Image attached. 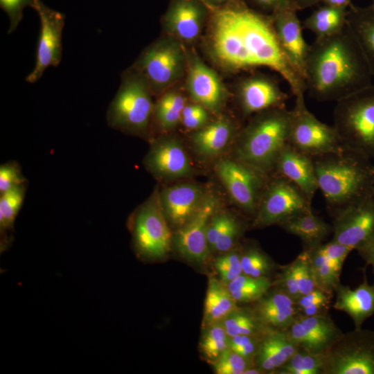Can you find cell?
I'll return each instance as SVG.
<instances>
[{
	"instance_id": "cell-1",
	"label": "cell",
	"mask_w": 374,
	"mask_h": 374,
	"mask_svg": "<svg viewBox=\"0 0 374 374\" xmlns=\"http://www.w3.org/2000/svg\"><path fill=\"white\" fill-rule=\"evenodd\" d=\"M206 5L209 10L206 44L217 65L229 71L267 67L287 83L294 98L305 94V81L286 58L270 15L249 8L245 2L222 7Z\"/></svg>"
},
{
	"instance_id": "cell-2",
	"label": "cell",
	"mask_w": 374,
	"mask_h": 374,
	"mask_svg": "<svg viewBox=\"0 0 374 374\" xmlns=\"http://www.w3.org/2000/svg\"><path fill=\"white\" fill-rule=\"evenodd\" d=\"M373 77L355 36L346 26L315 38L305 65L306 92L319 102L338 101L373 84Z\"/></svg>"
},
{
	"instance_id": "cell-3",
	"label": "cell",
	"mask_w": 374,
	"mask_h": 374,
	"mask_svg": "<svg viewBox=\"0 0 374 374\" xmlns=\"http://www.w3.org/2000/svg\"><path fill=\"white\" fill-rule=\"evenodd\" d=\"M312 158L331 217L373 193L374 166L364 154L344 148Z\"/></svg>"
},
{
	"instance_id": "cell-4",
	"label": "cell",
	"mask_w": 374,
	"mask_h": 374,
	"mask_svg": "<svg viewBox=\"0 0 374 374\" xmlns=\"http://www.w3.org/2000/svg\"><path fill=\"white\" fill-rule=\"evenodd\" d=\"M290 116L286 107L254 114L238 135L235 159L267 175L273 173L280 153L288 143Z\"/></svg>"
},
{
	"instance_id": "cell-5",
	"label": "cell",
	"mask_w": 374,
	"mask_h": 374,
	"mask_svg": "<svg viewBox=\"0 0 374 374\" xmlns=\"http://www.w3.org/2000/svg\"><path fill=\"white\" fill-rule=\"evenodd\" d=\"M152 91L133 66L121 74V84L106 114L110 127L140 136L148 135L153 119Z\"/></svg>"
},
{
	"instance_id": "cell-6",
	"label": "cell",
	"mask_w": 374,
	"mask_h": 374,
	"mask_svg": "<svg viewBox=\"0 0 374 374\" xmlns=\"http://www.w3.org/2000/svg\"><path fill=\"white\" fill-rule=\"evenodd\" d=\"M333 126L342 146L374 159V84L336 102Z\"/></svg>"
},
{
	"instance_id": "cell-7",
	"label": "cell",
	"mask_w": 374,
	"mask_h": 374,
	"mask_svg": "<svg viewBox=\"0 0 374 374\" xmlns=\"http://www.w3.org/2000/svg\"><path fill=\"white\" fill-rule=\"evenodd\" d=\"M133 66L145 78L153 94H162L186 71L187 53L182 42L168 35L146 47Z\"/></svg>"
},
{
	"instance_id": "cell-8",
	"label": "cell",
	"mask_w": 374,
	"mask_h": 374,
	"mask_svg": "<svg viewBox=\"0 0 374 374\" xmlns=\"http://www.w3.org/2000/svg\"><path fill=\"white\" fill-rule=\"evenodd\" d=\"M130 227L134 249L139 258L155 261L168 254L173 237L160 204L159 192L154 191L136 208Z\"/></svg>"
},
{
	"instance_id": "cell-9",
	"label": "cell",
	"mask_w": 374,
	"mask_h": 374,
	"mask_svg": "<svg viewBox=\"0 0 374 374\" xmlns=\"http://www.w3.org/2000/svg\"><path fill=\"white\" fill-rule=\"evenodd\" d=\"M312 201L303 190L283 176L269 175L252 226L265 227L312 211Z\"/></svg>"
},
{
	"instance_id": "cell-10",
	"label": "cell",
	"mask_w": 374,
	"mask_h": 374,
	"mask_svg": "<svg viewBox=\"0 0 374 374\" xmlns=\"http://www.w3.org/2000/svg\"><path fill=\"white\" fill-rule=\"evenodd\" d=\"M290 114V145L312 157L344 149L334 126L321 122L308 110L304 95L295 98Z\"/></svg>"
},
{
	"instance_id": "cell-11",
	"label": "cell",
	"mask_w": 374,
	"mask_h": 374,
	"mask_svg": "<svg viewBox=\"0 0 374 374\" xmlns=\"http://www.w3.org/2000/svg\"><path fill=\"white\" fill-rule=\"evenodd\" d=\"M322 357V374H374V331L344 333Z\"/></svg>"
},
{
	"instance_id": "cell-12",
	"label": "cell",
	"mask_w": 374,
	"mask_h": 374,
	"mask_svg": "<svg viewBox=\"0 0 374 374\" xmlns=\"http://www.w3.org/2000/svg\"><path fill=\"white\" fill-rule=\"evenodd\" d=\"M216 172L234 203L254 216L269 175L236 159L220 161Z\"/></svg>"
},
{
	"instance_id": "cell-13",
	"label": "cell",
	"mask_w": 374,
	"mask_h": 374,
	"mask_svg": "<svg viewBox=\"0 0 374 374\" xmlns=\"http://www.w3.org/2000/svg\"><path fill=\"white\" fill-rule=\"evenodd\" d=\"M31 8L37 13L40 30L36 46L35 63L26 81L35 83L49 66H57L62 60V31L65 15L48 7L41 0H35Z\"/></svg>"
},
{
	"instance_id": "cell-14",
	"label": "cell",
	"mask_w": 374,
	"mask_h": 374,
	"mask_svg": "<svg viewBox=\"0 0 374 374\" xmlns=\"http://www.w3.org/2000/svg\"><path fill=\"white\" fill-rule=\"evenodd\" d=\"M332 217V240L356 250L374 236V193Z\"/></svg>"
},
{
	"instance_id": "cell-15",
	"label": "cell",
	"mask_w": 374,
	"mask_h": 374,
	"mask_svg": "<svg viewBox=\"0 0 374 374\" xmlns=\"http://www.w3.org/2000/svg\"><path fill=\"white\" fill-rule=\"evenodd\" d=\"M217 199L207 195L200 208L184 225L177 229L172 240L176 250L186 260L203 263L211 251L208 244L206 231L208 222L216 212Z\"/></svg>"
},
{
	"instance_id": "cell-16",
	"label": "cell",
	"mask_w": 374,
	"mask_h": 374,
	"mask_svg": "<svg viewBox=\"0 0 374 374\" xmlns=\"http://www.w3.org/2000/svg\"><path fill=\"white\" fill-rule=\"evenodd\" d=\"M236 91L240 109L244 116L285 107L289 98L277 78L261 73L241 80Z\"/></svg>"
},
{
	"instance_id": "cell-17",
	"label": "cell",
	"mask_w": 374,
	"mask_h": 374,
	"mask_svg": "<svg viewBox=\"0 0 374 374\" xmlns=\"http://www.w3.org/2000/svg\"><path fill=\"white\" fill-rule=\"evenodd\" d=\"M208 16L202 0H170L161 21L168 35L181 42L192 43L201 35Z\"/></svg>"
},
{
	"instance_id": "cell-18",
	"label": "cell",
	"mask_w": 374,
	"mask_h": 374,
	"mask_svg": "<svg viewBox=\"0 0 374 374\" xmlns=\"http://www.w3.org/2000/svg\"><path fill=\"white\" fill-rule=\"evenodd\" d=\"M296 7H287L270 15L280 46L290 64L305 81V65L310 45L303 35V25Z\"/></svg>"
},
{
	"instance_id": "cell-19",
	"label": "cell",
	"mask_w": 374,
	"mask_h": 374,
	"mask_svg": "<svg viewBox=\"0 0 374 374\" xmlns=\"http://www.w3.org/2000/svg\"><path fill=\"white\" fill-rule=\"evenodd\" d=\"M286 332L299 348L315 355L327 352L344 334L328 314L299 315Z\"/></svg>"
},
{
	"instance_id": "cell-20",
	"label": "cell",
	"mask_w": 374,
	"mask_h": 374,
	"mask_svg": "<svg viewBox=\"0 0 374 374\" xmlns=\"http://www.w3.org/2000/svg\"><path fill=\"white\" fill-rule=\"evenodd\" d=\"M186 88L191 98L207 110L217 113L226 99L218 75L195 53H187Z\"/></svg>"
},
{
	"instance_id": "cell-21",
	"label": "cell",
	"mask_w": 374,
	"mask_h": 374,
	"mask_svg": "<svg viewBox=\"0 0 374 374\" xmlns=\"http://www.w3.org/2000/svg\"><path fill=\"white\" fill-rule=\"evenodd\" d=\"M143 162L146 169L161 179L183 178L193 172L184 148L178 140L169 136L154 140Z\"/></svg>"
},
{
	"instance_id": "cell-22",
	"label": "cell",
	"mask_w": 374,
	"mask_h": 374,
	"mask_svg": "<svg viewBox=\"0 0 374 374\" xmlns=\"http://www.w3.org/2000/svg\"><path fill=\"white\" fill-rule=\"evenodd\" d=\"M208 194L194 184H181L159 192V202L165 217L177 229L188 222L202 206Z\"/></svg>"
},
{
	"instance_id": "cell-23",
	"label": "cell",
	"mask_w": 374,
	"mask_h": 374,
	"mask_svg": "<svg viewBox=\"0 0 374 374\" xmlns=\"http://www.w3.org/2000/svg\"><path fill=\"white\" fill-rule=\"evenodd\" d=\"M273 173L283 176L292 181L311 201L319 189L312 157L289 143L280 153Z\"/></svg>"
},
{
	"instance_id": "cell-24",
	"label": "cell",
	"mask_w": 374,
	"mask_h": 374,
	"mask_svg": "<svg viewBox=\"0 0 374 374\" xmlns=\"http://www.w3.org/2000/svg\"><path fill=\"white\" fill-rule=\"evenodd\" d=\"M253 303L251 309L267 329L286 331L299 315L296 301L276 287Z\"/></svg>"
},
{
	"instance_id": "cell-25",
	"label": "cell",
	"mask_w": 374,
	"mask_h": 374,
	"mask_svg": "<svg viewBox=\"0 0 374 374\" xmlns=\"http://www.w3.org/2000/svg\"><path fill=\"white\" fill-rule=\"evenodd\" d=\"M299 348L286 331L267 329L260 337L253 365L263 373H274Z\"/></svg>"
},
{
	"instance_id": "cell-26",
	"label": "cell",
	"mask_w": 374,
	"mask_h": 374,
	"mask_svg": "<svg viewBox=\"0 0 374 374\" xmlns=\"http://www.w3.org/2000/svg\"><path fill=\"white\" fill-rule=\"evenodd\" d=\"M333 308L346 313L353 320L355 328H362L364 321L374 314V283L370 285L364 276L356 288L341 283L335 290Z\"/></svg>"
},
{
	"instance_id": "cell-27",
	"label": "cell",
	"mask_w": 374,
	"mask_h": 374,
	"mask_svg": "<svg viewBox=\"0 0 374 374\" xmlns=\"http://www.w3.org/2000/svg\"><path fill=\"white\" fill-rule=\"evenodd\" d=\"M235 132L234 122L229 118H220L196 130L191 139L195 149L199 154L211 157L227 147Z\"/></svg>"
},
{
	"instance_id": "cell-28",
	"label": "cell",
	"mask_w": 374,
	"mask_h": 374,
	"mask_svg": "<svg viewBox=\"0 0 374 374\" xmlns=\"http://www.w3.org/2000/svg\"><path fill=\"white\" fill-rule=\"evenodd\" d=\"M346 26L358 42L374 78V5L359 8L351 4Z\"/></svg>"
},
{
	"instance_id": "cell-29",
	"label": "cell",
	"mask_w": 374,
	"mask_h": 374,
	"mask_svg": "<svg viewBox=\"0 0 374 374\" xmlns=\"http://www.w3.org/2000/svg\"><path fill=\"white\" fill-rule=\"evenodd\" d=\"M287 233L299 237L304 249L323 243L332 233V226L313 213L312 210L293 217L279 224Z\"/></svg>"
},
{
	"instance_id": "cell-30",
	"label": "cell",
	"mask_w": 374,
	"mask_h": 374,
	"mask_svg": "<svg viewBox=\"0 0 374 374\" xmlns=\"http://www.w3.org/2000/svg\"><path fill=\"white\" fill-rule=\"evenodd\" d=\"M238 308L226 285L220 279L210 276L204 300V327L221 322Z\"/></svg>"
},
{
	"instance_id": "cell-31",
	"label": "cell",
	"mask_w": 374,
	"mask_h": 374,
	"mask_svg": "<svg viewBox=\"0 0 374 374\" xmlns=\"http://www.w3.org/2000/svg\"><path fill=\"white\" fill-rule=\"evenodd\" d=\"M26 185L0 195V249L7 250L13 240L15 219L24 203Z\"/></svg>"
},
{
	"instance_id": "cell-32",
	"label": "cell",
	"mask_w": 374,
	"mask_h": 374,
	"mask_svg": "<svg viewBox=\"0 0 374 374\" xmlns=\"http://www.w3.org/2000/svg\"><path fill=\"white\" fill-rule=\"evenodd\" d=\"M348 8L325 5L314 11L302 24L316 38L327 37L341 30L346 25Z\"/></svg>"
},
{
	"instance_id": "cell-33",
	"label": "cell",
	"mask_w": 374,
	"mask_h": 374,
	"mask_svg": "<svg viewBox=\"0 0 374 374\" xmlns=\"http://www.w3.org/2000/svg\"><path fill=\"white\" fill-rule=\"evenodd\" d=\"M186 105L183 94L177 91H166L154 103L153 119L163 130H169L181 122V113Z\"/></svg>"
},
{
	"instance_id": "cell-34",
	"label": "cell",
	"mask_w": 374,
	"mask_h": 374,
	"mask_svg": "<svg viewBox=\"0 0 374 374\" xmlns=\"http://www.w3.org/2000/svg\"><path fill=\"white\" fill-rule=\"evenodd\" d=\"M236 303H253L263 296L271 287L269 277L253 278L243 274L226 285Z\"/></svg>"
},
{
	"instance_id": "cell-35",
	"label": "cell",
	"mask_w": 374,
	"mask_h": 374,
	"mask_svg": "<svg viewBox=\"0 0 374 374\" xmlns=\"http://www.w3.org/2000/svg\"><path fill=\"white\" fill-rule=\"evenodd\" d=\"M228 337L238 335H262L267 328L257 319L251 308H238L222 321Z\"/></svg>"
},
{
	"instance_id": "cell-36",
	"label": "cell",
	"mask_w": 374,
	"mask_h": 374,
	"mask_svg": "<svg viewBox=\"0 0 374 374\" xmlns=\"http://www.w3.org/2000/svg\"><path fill=\"white\" fill-rule=\"evenodd\" d=\"M228 338L222 322L204 327L199 346L203 357L212 364L228 348Z\"/></svg>"
},
{
	"instance_id": "cell-37",
	"label": "cell",
	"mask_w": 374,
	"mask_h": 374,
	"mask_svg": "<svg viewBox=\"0 0 374 374\" xmlns=\"http://www.w3.org/2000/svg\"><path fill=\"white\" fill-rule=\"evenodd\" d=\"M322 355H315L299 348L274 374H322Z\"/></svg>"
},
{
	"instance_id": "cell-38",
	"label": "cell",
	"mask_w": 374,
	"mask_h": 374,
	"mask_svg": "<svg viewBox=\"0 0 374 374\" xmlns=\"http://www.w3.org/2000/svg\"><path fill=\"white\" fill-rule=\"evenodd\" d=\"M240 261L242 274L253 278L268 277L274 267L271 258L254 246L241 253Z\"/></svg>"
},
{
	"instance_id": "cell-39",
	"label": "cell",
	"mask_w": 374,
	"mask_h": 374,
	"mask_svg": "<svg viewBox=\"0 0 374 374\" xmlns=\"http://www.w3.org/2000/svg\"><path fill=\"white\" fill-rule=\"evenodd\" d=\"M216 374H244L253 364L229 348L211 364Z\"/></svg>"
},
{
	"instance_id": "cell-40",
	"label": "cell",
	"mask_w": 374,
	"mask_h": 374,
	"mask_svg": "<svg viewBox=\"0 0 374 374\" xmlns=\"http://www.w3.org/2000/svg\"><path fill=\"white\" fill-rule=\"evenodd\" d=\"M292 262L300 296L308 294L317 289L314 269L307 251L303 249Z\"/></svg>"
},
{
	"instance_id": "cell-41",
	"label": "cell",
	"mask_w": 374,
	"mask_h": 374,
	"mask_svg": "<svg viewBox=\"0 0 374 374\" xmlns=\"http://www.w3.org/2000/svg\"><path fill=\"white\" fill-rule=\"evenodd\" d=\"M341 269L330 260L313 267L317 289L332 296L341 283L339 276Z\"/></svg>"
},
{
	"instance_id": "cell-42",
	"label": "cell",
	"mask_w": 374,
	"mask_h": 374,
	"mask_svg": "<svg viewBox=\"0 0 374 374\" xmlns=\"http://www.w3.org/2000/svg\"><path fill=\"white\" fill-rule=\"evenodd\" d=\"M241 253L236 251H229L218 256L214 261V267L220 280L227 285L242 274Z\"/></svg>"
},
{
	"instance_id": "cell-43",
	"label": "cell",
	"mask_w": 374,
	"mask_h": 374,
	"mask_svg": "<svg viewBox=\"0 0 374 374\" xmlns=\"http://www.w3.org/2000/svg\"><path fill=\"white\" fill-rule=\"evenodd\" d=\"M261 335H238L229 337L228 348L253 364Z\"/></svg>"
},
{
	"instance_id": "cell-44",
	"label": "cell",
	"mask_w": 374,
	"mask_h": 374,
	"mask_svg": "<svg viewBox=\"0 0 374 374\" xmlns=\"http://www.w3.org/2000/svg\"><path fill=\"white\" fill-rule=\"evenodd\" d=\"M26 184V179L16 161H11L1 165L0 195Z\"/></svg>"
},
{
	"instance_id": "cell-45",
	"label": "cell",
	"mask_w": 374,
	"mask_h": 374,
	"mask_svg": "<svg viewBox=\"0 0 374 374\" xmlns=\"http://www.w3.org/2000/svg\"><path fill=\"white\" fill-rule=\"evenodd\" d=\"M207 109L199 103L186 104L183 109L181 122L190 130H198L208 123Z\"/></svg>"
},
{
	"instance_id": "cell-46",
	"label": "cell",
	"mask_w": 374,
	"mask_h": 374,
	"mask_svg": "<svg viewBox=\"0 0 374 374\" xmlns=\"http://www.w3.org/2000/svg\"><path fill=\"white\" fill-rule=\"evenodd\" d=\"M242 232V225L233 215L221 232L213 251L225 253L231 251Z\"/></svg>"
},
{
	"instance_id": "cell-47",
	"label": "cell",
	"mask_w": 374,
	"mask_h": 374,
	"mask_svg": "<svg viewBox=\"0 0 374 374\" xmlns=\"http://www.w3.org/2000/svg\"><path fill=\"white\" fill-rule=\"evenodd\" d=\"M275 287L280 290L295 301L300 298V293L293 262L283 267L275 282Z\"/></svg>"
},
{
	"instance_id": "cell-48",
	"label": "cell",
	"mask_w": 374,
	"mask_h": 374,
	"mask_svg": "<svg viewBox=\"0 0 374 374\" xmlns=\"http://www.w3.org/2000/svg\"><path fill=\"white\" fill-rule=\"evenodd\" d=\"M35 0H0V7L7 14L10 26L8 33L15 31L23 18L24 9L32 6Z\"/></svg>"
},
{
	"instance_id": "cell-49",
	"label": "cell",
	"mask_w": 374,
	"mask_h": 374,
	"mask_svg": "<svg viewBox=\"0 0 374 374\" xmlns=\"http://www.w3.org/2000/svg\"><path fill=\"white\" fill-rule=\"evenodd\" d=\"M232 216L228 213L215 212L211 217L206 231L207 241L211 251H213L218 237Z\"/></svg>"
},
{
	"instance_id": "cell-50",
	"label": "cell",
	"mask_w": 374,
	"mask_h": 374,
	"mask_svg": "<svg viewBox=\"0 0 374 374\" xmlns=\"http://www.w3.org/2000/svg\"><path fill=\"white\" fill-rule=\"evenodd\" d=\"M318 249L330 261L340 267H342L346 258L353 250L349 247L333 240L318 245Z\"/></svg>"
},
{
	"instance_id": "cell-51",
	"label": "cell",
	"mask_w": 374,
	"mask_h": 374,
	"mask_svg": "<svg viewBox=\"0 0 374 374\" xmlns=\"http://www.w3.org/2000/svg\"><path fill=\"white\" fill-rule=\"evenodd\" d=\"M332 296L319 290L315 289L308 294L301 296L296 301V305L298 309L319 303H331Z\"/></svg>"
},
{
	"instance_id": "cell-52",
	"label": "cell",
	"mask_w": 374,
	"mask_h": 374,
	"mask_svg": "<svg viewBox=\"0 0 374 374\" xmlns=\"http://www.w3.org/2000/svg\"><path fill=\"white\" fill-rule=\"evenodd\" d=\"M257 8L271 12V14L281 8L296 7L295 0H249ZM298 9V8H297Z\"/></svg>"
},
{
	"instance_id": "cell-53",
	"label": "cell",
	"mask_w": 374,
	"mask_h": 374,
	"mask_svg": "<svg viewBox=\"0 0 374 374\" xmlns=\"http://www.w3.org/2000/svg\"><path fill=\"white\" fill-rule=\"evenodd\" d=\"M356 250L366 264L372 267L374 273V236Z\"/></svg>"
},
{
	"instance_id": "cell-54",
	"label": "cell",
	"mask_w": 374,
	"mask_h": 374,
	"mask_svg": "<svg viewBox=\"0 0 374 374\" xmlns=\"http://www.w3.org/2000/svg\"><path fill=\"white\" fill-rule=\"evenodd\" d=\"M330 306L329 304L319 303L298 309V311L299 315L302 316L323 315L328 314Z\"/></svg>"
},
{
	"instance_id": "cell-55",
	"label": "cell",
	"mask_w": 374,
	"mask_h": 374,
	"mask_svg": "<svg viewBox=\"0 0 374 374\" xmlns=\"http://www.w3.org/2000/svg\"><path fill=\"white\" fill-rule=\"evenodd\" d=\"M206 4L215 6L222 7L231 4L245 2L244 0H202Z\"/></svg>"
},
{
	"instance_id": "cell-56",
	"label": "cell",
	"mask_w": 374,
	"mask_h": 374,
	"mask_svg": "<svg viewBox=\"0 0 374 374\" xmlns=\"http://www.w3.org/2000/svg\"><path fill=\"white\" fill-rule=\"evenodd\" d=\"M326 5L348 8L351 5L350 0H320Z\"/></svg>"
},
{
	"instance_id": "cell-57",
	"label": "cell",
	"mask_w": 374,
	"mask_h": 374,
	"mask_svg": "<svg viewBox=\"0 0 374 374\" xmlns=\"http://www.w3.org/2000/svg\"><path fill=\"white\" fill-rule=\"evenodd\" d=\"M320 0H295V3L298 9H303L315 5Z\"/></svg>"
},
{
	"instance_id": "cell-58",
	"label": "cell",
	"mask_w": 374,
	"mask_h": 374,
	"mask_svg": "<svg viewBox=\"0 0 374 374\" xmlns=\"http://www.w3.org/2000/svg\"><path fill=\"white\" fill-rule=\"evenodd\" d=\"M372 1H373V3H373V4L374 5V0H372Z\"/></svg>"
},
{
	"instance_id": "cell-59",
	"label": "cell",
	"mask_w": 374,
	"mask_h": 374,
	"mask_svg": "<svg viewBox=\"0 0 374 374\" xmlns=\"http://www.w3.org/2000/svg\"><path fill=\"white\" fill-rule=\"evenodd\" d=\"M373 193H374V190H373Z\"/></svg>"
}]
</instances>
